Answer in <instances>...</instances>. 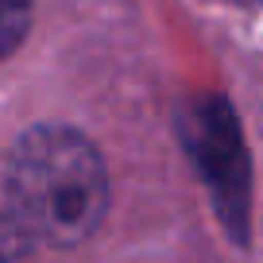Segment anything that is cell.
<instances>
[{
    "label": "cell",
    "mask_w": 263,
    "mask_h": 263,
    "mask_svg": "<svg viewBox=\"0 0 263 263\" xmlns=\"http://www.w3.org/2000/svg\"><path fill=\"white\" fill-rule=\"evenodd\" d=\"M31 20V0H0V58H8L20 47Z\"/></svg>",
    "instance_id": "2"
},
{
    "label": "cell",
    "mask_w": 263,
    "mask_h": 263,
    "mask_svg": "<svg viewBox=\"0 0 263 263\" xmlns=\"http://www.w3.org/2000/svg\"><path fill=\"white\" fill-rule=\"evenodd\" d=\"M31 240L35 236L12 213H0V263H35Z\"/></svg>",
    "instance_id": "3"
},
{
    "label": "cell",
    "mask_w": 263,
    "mask_h": 263,
    "mask_svg": "<svg viewBox=\"0 0 263 263\" xmlns=\"http://www.w3.org/2000/svg\"><path fill=\"white\" fill-rule=\"evenodd\" d=\"M105 166L85 136L35 128L8 163V213L50 248L85 240L105 213Z\"/></svg>",
    "instance_id": "1"
}]
</instances>
